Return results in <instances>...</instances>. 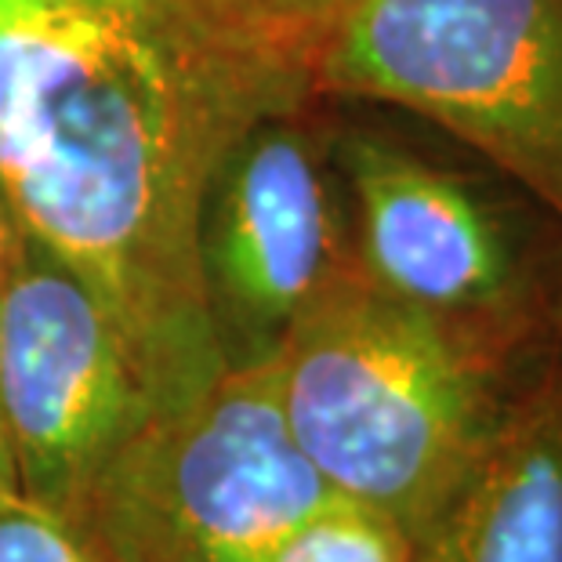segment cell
<instances>
[{
    "mask_svg": "<svg viewBox=\"0 0 562 562\" xmlns=\"http://www.w3.org/2000/svg\"><path fill=\"white\" fill-rule=\"evenodd\" d=\"M0 562H105L80 526L26 494L0 497Z\"/></svg>",
    "mask_w": 562,
    "mask_h": 562,
    "instance_id": "cell-11",
    "label": "cell"
},
{
    "mask_svg": "<svg viewBox=\"0 0 562 562\" xmlns=\"http://www.w3.org/2000/svg\"><path fill=\"white\" fill-rule=\"evenodd\" d=\"M356 269L533 374L562 352V222L483 160L464 171L374 124H330Z\"/></svg>",
    "mask_w": 562,
    "mask_h": 562,
    "instance_id": "cell-3",
    "label": "cell"
},
{
    "mask_svg": "<svg viewBox=\"0 0 562 562\" xmlns=\"http://www.w3.org/2000/svg\"><path fill=\"white\" fill-rule=\"evenodd\" d=\"M236 4L250 26L272 44V52L316 83L323 52L363 0H236Z\"/></svg>",
    "mask_w": 562,
    "mask_h": 562,
    "instance_id": "cell-10",
    "label": "cell"
},
{
    "mask_svg": "<svg viewBox=\"0 0 562 562\" xmlns=\"http://www.w3.org/2000/svg\"><path fill=\"white\" fill-rule=\"evenodd\" d=\"M269 562H417V544L381 508L338 494L297 526Z\"/></svg>",
    "mask_w": 562,
    "mask_h": 562,
    "instance_id": "cell-9",
    "label": "cell"
},
{
    "mask_svg": "<svg viewBox=\"0 0 562 562\" xmlns=\"http://www.w3.org/2000/svg\"><path fill=\"white\" fill-rule=\"evenodd\" d=\"M316 102L236 0H0V189L116 319L160 414L225 370L196 258L211 175Z\"/></svg>",
    "mask_w": 562,
    "mask_h": 562,
    "instance_id": "cell-1",
    "label": "cell"
},
{
    "mask_svg": "<svg viewBox=\"0 0 562 562\" xmlns=\"http://www.w3.org/2000/svg\"><path fill=\"white\" fill-rule=\"evenodd\" d=\"M26 236L30 233L22 229L15 207H11L8 196H4V189H0V283H4L8 272L15 269L22 247H26Z\"/></svg>",
    "mask_w": 562,
    "mask_h": 562,
    "instance_id": "cell-12",
    "label": "cell"
},
{
    "mask_svg": "<svg viewBox=\"0 0 562 562\" xmlns=\"http://www.w3.org/2000/svg\"><path fill=\"white\" fill-rule=\"evenodd\" d=\"M313 113L255 124L203 193L196 258L225 367L272 360L297 316L356 261L330 124Z\"/></svg>",
    "mask_w": 562,
    "mask_h": 562,
    "instance_id": "cell-6",
    "label": "cell"
},
{
    "mask_svg": "<svg viewBox=\"0 0 562 562\" xmlns=\"http://www.w3.org/2000/svg\"><path fill=\"white\" fill-rule=\"evenodd\" d=\"M272 363L286 428L308 464L334 494L396 519L414 544L537 374L378 291L356 261L297 316Z\"/></svg>",
    "mask_w": 562,
    "mask_h": 562,
    "instance_id": "cell-2",
    "label": "cell"
},
{
    "mask_svg": "<svg viewBox=\"0 0 562 562\" xmlns=\"http://www.w3.org/2000/svg\"><path fill=\"white\" fill-rule=\"evenodd\" d=\"M11 494H22V490H19L15 458H11V442L4 428V406H0V497H11Z\"/></svg>",
    "mask_w": 562,
    "mask_h": 562,
    "instance_id": "cell-13",
    "label": "cell"
},
{
    "mask_svg": "<svg viewBox=\"0 0 562 562\" xmlns=\"http://www.w3.org/2000/svg\"><path fill=\"white\" fill-rule=\"evenodd\" d=\"M417 562H562V352L512 396Z\"/></svg>",
    "mask_w": 562,
    "mask_h": 562,
    "instance_id": "cell-8",
    "label": "cell"
},
{
    "mask_svg": "<svg viewBox=\"0 0 562 562\" xmlns=\"http://www.w3.org/2000/svg\"><path fill=\"white\" fill-rule=\"evenodd\" d=\"M316 94L422 116L562 222V0H363Z\"/></svg>",
    "mask_w": 562,
    "mask_h": 562,
    "instance_id": "cell-5",
    "label": "cell"
},
{
    "mask_svg": "<svg viewBox=\"0 0 562 562\" xmlns=\"http://www.w3.org/2000/svg\"><path fill=\"white\" fill-rule=\"evenodd\" d=\"M0 406L19 490L69 519L160 414L116 319L33 236L0 283Z\"/></svg>",
    "mask_w": 562,
    "mask_h": 562,
    "instance_id": "cell-7",
    "label": "cell"
},
{
    "mask_svg": "<svg viewBox=\"0 0 562 562\" xmlns=\"http://www.w3.org/2000/svg\"><path fill=\"white\" fill-rule=\"evenodd\" d=\"M334 497L286 428L266 360L225 367L200 396L149 417L74 522L105 562H269Z\"/></svg>",
    "mask_w": 562,
    "mask_h": 562,
    "instance_id": "cell-4",
    "label": "cell"
}]
</instances>
